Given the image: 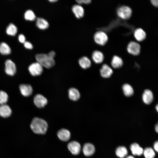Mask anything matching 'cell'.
Instances as JSON below:
<instances>
[{
  "instance_id": "f1b7e54d",
  "label": "cell",
  "mask_w": 158,
  "mask_h": 158,
  "mask_svg": "<svg viewBox=\"0 0 158 158\" xmlns=\"http://www.w3.org/2000/svg\"><path fill=\"white\" fill-rule=\"evenodd\" d=\"M25 19L28 20L33 21L36 19V16L34 12L31 10L26 11L24 13Z\"/></svg>"
},
{
  "instance_id": "74e56055",
  "label": "cell",
  "mask_w": 158,
  "mask_h": 158,
  "mask_svg": "<svg viewBox=\"0 0 158 158\" xmlns=\"http://www.w3.org/2000/svg\"><path fill=\"white\" fill-rule=\"evenodd\" d=\"M58 0H49V1L51 3H54L57 2Z\"/></svg>"
},
{
  "instance_id": "5b68a950",
  "label": "cell",
  "mask_w": 158,
  "mask_h": 158,
  "mask_svg": "<svg viewBox=\"0 0 158 158\" xmlns=\"http://www.w3.org/2000/svg\"><path fill=\"white\" fill-rule=\"evenodd\" d=\"M28 69L30 74L33 76L39 75L43 71V67L37 62L30 65Z\"/></svg>"
},
{
  "instance_id": "4316f807",
  "label": "cell",
  "mask_w": 158,
  "mask_h": 158,
  "mask_svg": "<svg viewBox=\"0 0 158 158\" xmlns=\"http://www.w3.org/2000/svg\"><path fill=\"white\" fill-rule=\"evenodd\" d=\"M17 28L13 24L10 23L6 29V33L9 35L14 36L17 33Z\"/></svg>"
},
{
  "instance_id": "836d02e7",
  "label": "cell",
  "mask_w": 158,
  "mask_h": 158,
  "mask_svg": "<svg viewBox=\"0 0 158 158\" xmlns=\"http://www.w3.org/2000/svg\"><path fill=\"white\" fill-rule=\"evenodd\" d=\"M47 54L51 58L54 59L56 55V53L54 51H51L49 52Z\"/></svg>"
},
{
  "instance_id": "4fadbf2b",
  "label": "cell",
  "mask_w": 158,
  "mask_h": 158,
  "mask_svg": "<svg viewBox=\"0 0 158 158\" xmlns=\"http://www.w3.org/2000/svg\"><path fill=\"white\" fill-rule=\"evenodd\" d=\"M19 88L21 94L25 97L29 96L32 93V88L30 85L21 84L19 86Z\"/></svg>"
},
{
  "instance_id": "cb8c5ba5",
  "label": "cell",
  "mask_w": 158,
  "mask_h": 158,
  "mask_svg": "<svg viewBox=\"0 0 158 158\" xmlns=\"http://www.w3.org/2000/svg\"><path fill=\"white\" fill-rule=\"evenodd\" d=\"M123 64L122 59L117 56H114L112 60L111 65L114 68H117L121 67Z\"/></svg>"
},
{
  "instance_id": "83f0119b",
  "label": "cell",
  "mask_w": 158,
  "mask_h": 158,
  "mask_svg": "<svg viewBox=\"0 0 158 158\" xmlns=\"http://www.w3.org/2000/svg\"><path fill=\"white\" fill-rule=\"evenodd\" d=\"M145 158H154L155 153L153 149L150 147H147L143 150V153Z\"/></svg>"
},
{
  "instance_id": "f546056e",
  "label": "cell",
  "mask_w": 158,
  "mask_h": 158,
  "mask_svg": "<svg viewBox=\"0 0 158 158\" xmlns=\"http://www.w3.org/2000/svg\"><path fill=\"white\" fill-rule=\"evenodd\" d=\"M8 99V96L7 94L4 91H0V104H5L7 102Z\"/></svg>"
},
{
  "instance_id": "7a4b0ae2",
  "label": "cell",
  "mask_w": 158,
  "mask_h": 158,
  "mask_svg": "<svg viewBox=\"0 0 158 158\" xmlns=\"http://www.w3.org/2000/svg\"><path fill=\"white\" fill-rule=\"evenodd\" d=\"M35 58L37 62L43 67L49 68L55 64V61L53 58L49 56L47 54H36Z\"/></svg>"
},
{
  "instance_id": "44dd1931",
  "label": "cell",
  "mask_w": 158,
  "mask_h": 158,
  "mask_svg": "<svg viewBox=\"0 0 158 158\" xmlns=\"http://www.w3.org/2000/svg\"><path fill=\"white\" fill-rule=\"evenodd\" d=\"M134 35L135 38L138 41L143 40L146 37L145 32L141 28H138L135 30Z\"/></svg>"
},
{
  "instance_id": "e0dca14e",
  "label": "cell",
  "mask_w": 158,
  "mask_h": 158,
  "mask_svg": "<svg viewBox=\"0 0 158 158\" xmlns=\"http://www.w3.org/2000/svg\"><path fill=\"white\" fill-rule=\"evenodd\" d=\"M130 149L132 154L134 155L140 156L143 154V149L136 143L131 144L130 146Z\"/></svg>"
},
{
  "instance_id": "8fae6325",
  "label": "cell",
  "mask_w": 158,
  "mask_h": 158,
  "mask_svg": "<svg viewBox=\"0 0 158 158\" xmlns=\"http://www.w3.org/2000/svg\"><path fill=\"white\" fill-rule=\"evenodd\" d=\"M57 135L61 140L65 142L68 141L71 137L70 131L65 128H61L57 132Z\"/></svg>"
},
{
  "instance_id": "9a60e30c",
  "label": "cell",
  "mask_w": 158,
  "mask_h": 158,
  "mask_svg": "<svg viewBox=\"0 0 158 158\" xmlns=\"http://www.w3.org/2000/svg\"><path fill=\"white\" fill-rule=\"evenodd\" d=\"M101 76L105 78H109L112 74L113 71L112 69L106 64H104L100 70Z\"/></svg>"
},
{
  "instance_id": "2e32d148",
  "label": "cell",
  "mask_w": 158,
  "mask_h": 158,
  "mask_svg": "<svg viewBox=\"0 0 158 158\" xmlns=\"http://www.w3.org/2000/svg\"><path fill=\"white\" fill-rule=\"evenodd\" d=\"M12 113L10 107L7 105L3 104L0 105V116L4 118L9 117Z\"/></svg>"
},
{
  "instance_id": "8d00e7d4",
  "label": "cell",
  "mask_w": 158,
  "mask_h": 158,
  "mask_svg": "<svg viewBox=\"0 0 158 158\" xmlns=\"http://www.w3.org/2000/svg\"><path fill=\"white\" fill-rule=\"evenodd\" d=\"M155 130L156 132L157 133L158 131V125L157 123L155 126Z\"/></svg>"
},
{
  "instance_id": "f35d334b",
  "label": "cell",
  "mask_w": 158,
  "mask_h": 158,
  "mask_svg": "<svg viewBox=\"0 0 158 158\" xmlns=\"http://www.w3.org/2000/svg\"><path fill=\"white\" fill-rule=\"evenodd\" d=\"M126 158H135L134 157L131 155L127 156Z\"/></svg>"
},
{
  "instance_id": "e575fe53",
  "label": "cell",
  "mask_w": 158,
  "mask_h": 158,
  "mask_svg": "<svg viewBox=\"0 0 158 158\" xmlns=\"http://www.w3.org/2000/svg\"><path fill=\"white\" fill-rule=\"evenodd\" d=\"M151 2L154 6L157 7L158 5V1L157 0H151Z\"/></svg>"
},
{
  "instance_id": "6da1fadb",
  "label": "cell",
  "mask_w": 158,
  "mask_h": 158,
  "mask_svg": "<svg viewBox=\"0 0 158 158\" xmlns=\"http://www.w3.org/2000/svg\"><path fill=\"white\" fill-rule=\"evenodd\" d=\"M30 128L35 133L44 134L46 133L48 125L44 120L38 117L33 118L30 125Z\"/></svg>"
},
{
  "instance_id": "7c38bea8",
  "label": "cell",
  "mask_w": 158,
  "mask_h": 158,
  "mask_svg": "<svg viewBox=\"0 0 158 158\" xmlns=\"http://www.w3.org/2000/svg\"><path fill=\"white\" fill-rule=\"evenodd\" d=\"M72 12L77 18H82L84 14V11L83 7L79 4H75L72 8Z\"/></svg>"
},
{
  "instance_id": "4dcf8cb0",
  "label": "cell",
  "mask_w": 158,
  "mask_h": 158,
  "mask_svg": "<svg viewBox=\"0 0 158 158\" xmlns=\"http://www.w3.org/2000/svg\"><path fill=\"white\" fill-rule=\"evenodd\" d=\"M24 47L26 49H32L33 47L32 44L30 42L25 41L24 43Z\"/></svg>"
},
{
  "instance_id": "1f68e13d",
  "label": "cell",
  "mask_w": 158,
  "mask_h": 158,
  "mask_svg": "<svg viewBox=\"0 0 158 158\" xmlns=\"http://www.w3.org/2000/svg\"><path fill=\"white\" fill-rule=\"evenodd\" d=\"M78 4L81 5L82 4H88L91 2L90 0H77L76 1Z\"/></svg>"
},
{
  "instance_id": "9c48e42d",
  "label": "cell",
  "mask_w": 158,
  "mask_h": 158,
  "mask_svg": "<svg viewBox=\"0 0 158 158\" xmlns=\"http://www.w3.org/2000/svg\"><path fill=\"white\" fill-rule=\"evenodd\" d=\"M34 102L35 106L39 108H42L47 104V100L42 95L38 94L34 98Z\"/></svg>"
},
{
  "instance_id": "ffe728a7",
  "label": "cell",
  "mask_w": 158,
  "mask_h": 158,
  "mask_svg": "<svg viewBox=\"0 0 158 158\" xmlns=\"http://www.w3.org/2000/svg\"><path fill=\"white\" fill-rule=\"evenodd\" d=\"M68 96L71 100L76 101L80 98V95L77 89L74 88H71L69 90Z\"/></svg>"
},
{
  "instance_id": "277c9868",
  "label": "cell",
  "mask_w": 158,
  "mask_h": 158,
  "mask_svg": "<svg viewBox=\"0 0 158 158\" xmlns=\"http://www.w3.org/2000/svg\"><path fill=\"white\" fill-rule=\"evenodd\" d=\"M94 40L97 44L104 45L106 44L108 40V37L104 32L99 31L96 32L94 36Z\"/></svg>"
},
{
  "instance_id": "30bf717a",
  "label": "cell",
  "mask_w": 158,
  "mask_h": 158,
  "mask_svg": "<svg viewBox=\"0 0 158 158\" xmlns=\"http://www.w3.org/2000/svg\"><path fill=\"white\" fill-rule=\"evenodd\" d=\"M84 154L86 156L89 157L92 155L95 152V148L92 143H85L83 148Z\"/></svg>"
},
{
  "instance_id": "ba28073f",
  "label": "cell",
  "mask_w": 158,
  "mask_h": 158,
  "mask_svg": "<svg viewBox=\"0 0 158 158\" xmlns=\"http://www.w3.org/2000/svg\"><path fill=\"white\" fill-rule=\"evenodd\" d=\"M68 147L71 153L74 155L78 154L81 151V147L80 144L75 141L69 142L68 145Z\"/></svg>"
},
{
  "instance_id": "5bb4252c",
  "label": "cell",
  "mask_w": 158,
  "mask_h": 158,
  "mask_svg": "<svg viewBox=\"0 0 158 158\" xmlns=\"http://www.w3.org/2000/svg\"><path fill=\"white\" fill-rule=\"evenodd\" d=\"M142 99L145 104H150L153 99V95L152 92L148 89L145 90L142 95Z\"/></svg>"
},
{
  "instance_id": "ab89813d",
  "label": "cell",
  "mask_w": 158,
  "mask_h": 158,
  "mask_svg": "<svg viewBox=\"0 0 158 158\" xmlns=\"http://www.w3.org/2000/svg\"><path fill=\"white\" fill-rule=\"evenodd\" d=\"M156 110L157 111H158V105H157L156 106Z\"/></svg>"
},
{
  "instance_id": "603a6c76",
  "label": "cell",
  "mask_w": 158,
  "mask_h": 158,
  "mask_svg": "<svg viewBox=\"0 0 158 158\" xmlns=\"http://www.w3.org/2000/svg\"><path fill=\"white\" fill-rule=\"evenodd\" d=\"M115 152L116 155L118 157L124 158L127 155L128 151L126 147L120 146L116 148Z\"/></svg>"
},
{
  "instance_id": "d590c367",
  "label": "cell",
  "mask_w": 158,
  "mask_h": 158,
  "mask_svg": "<svg viewBox=\"0 0 158 158\" xmlns=\"http://www.w3.org/2000/svg\"><path fill=\"white\" fill-rule=\"evenodd\" d=\"M158 141H156L154 144V150L157 152H158Z\"/></svg>"
},
{
  "instance_id": "52a82bcc",
  "label": "cell",
  "mask_w": 158,
  "mask_h": 158,
  "mask_svg": "<svg viewBox=\"0 0 158 158\" xmlns=\"http://www.w3.org/2000/svg\"><path fill=\"white\" fill-rule=\"evenodd\" d=\"M5 71L7 75L11 76L14 75L16 73V65L10 59H8L5 61Z\"/></svg>"
},
{
  "instance_id": "7402d4cb",
  "label": "cell",
  "mask_w": 158,
  "mask_h": 158,
  "mask_svg": "<svg viewBox=\"0 0 158 158\" xmlns=\"http://www.w3.org/2000/svg\"><path fill=\"white\" fill-rule=\"evenodd\" d=\"M78 62L80 66L84 69L89 68L91 65L90 60L86 56H83L80 58Z\"/></svg>"
},
{
  "instance_id": "d6a6232c",
  "label": "cell",
  "mask_w": 158,
  "mask_h": 158,
  "mask_svg": "<svg viewBox=\"0 0 158 158\" xmlns=\"http://www.w3.org/2000/svg\"><path fill=\"white\" fill-rule=\"evenodd\" d=\"M18 40L20 42L24 43L25 41V37L23 34L19 35L18 37Z\"/></svg>"
},
{
  "instance_id": "d4e9b609",
  "label": "cell",
  "mask_w": 158,
  "mask_h": 158,
  "mask_svg": "<svg viewBox=\"0 0 158 158\" xmlns=\"http://www.w3.org/2000/svg\"><path fill=\"white\" fill-rule=\"evenodd\" d=\"M122 89L124 95L126 97H130L132 96L134 93L132 87L129 84H125L123 85Z\"/></svg>"
},
{
  "instance_id": "d6986e66",
  "label": "cell",
  "mask_w": 158,
  "mask_h": 158,
  "mask_svg": "<svg viewBox=\"0 0 158 158\" xmlns=\"http://www.w3.org/2000/svg\"><path fill=\"white\" fill-rule=\"evenodd\" d=\"M36 25L40 29L45 30L48 28L49 25L48 22L42 18H38L36 21Z\"/></svg>"
},
{
  "instance_id": "ac0fdd59",
  "label": "cell",
  "mask_w": 158,
  "mask_h": 158,
  "mask_svg": "<svg viewBox=\"0 0 158 158\" xmlns=\"http://www.w3.org/2000/svg\"><path fill=\"white\" fill-rule=\"evenodd\" d=\"M92 58L93 61L96 63H100L103 62L104 56L101 51L96 50L94 51L92 53Z\"/></svg>"
},
{
  "instance_id": "8992f818",
  "label": "cell",
  "mask_w": 158,
  "mask_h": 158,
  "mask_svg": "<svg viewBox=\"0 0 158 158\" xmlns=\"http://www.w3.org/2000/svg\"><path fill=\"white\" fill-rule=\"evenodd\" d=\"M140 47L138 43L131 41L128 44L127 50L129 53L134 55H137L140 53Z\"/></svg>"
},
{
  "instance_id": "484cf974",
  "label": "cell",
  "mask_w": 158,
  "mask_h": 158,
  "mask_svg": "<svg viewBox=\"0 0 158 158\" xmlns=\"http://www.w3.org/2000/svg\"><path fill=\"white\" fill-rule=\"evenodd\" d=\"M11 49L9 46L5 42L0 44V53L4 55H8L11 53Z\"/></svg>"
},
{
  "instance_id": "3957f363",
  "label": "cell",
  "mask_w": 158,
  "mask_h": 158,
  "mask_svg": "<svg viewBox=\"0 0 158 158\" xmlns=\"http://www.w3.org/2000/svg\"><path fill=\"white\" fill-rule=\"evenodd\" d=\"M132 13L131 8L127 6H122L120 7L117 9V14L121 18L127 20L130 17Z\"/></svg>"
}]
</instances>
